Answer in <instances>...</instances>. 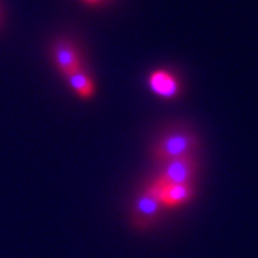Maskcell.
<instances>
[{"instance_id": "cell-8", "label": "cell", "mask_w": 258, "mask_h": 258, "mask_svg": "<svg viewBox=\"0 0 258 258\" xmlns=\"http://www.w3.org/2000/svg\"><path fill=\"white\" fill-rule=\"evenodd\" d=\"M87 2H90V4H95V2H99V0H87Z\"/></svg>"}, {"instance_id": "cell-6", "label": "cell", "mask_w": 258, "mask_h": 258, "mask_svg": "<svg viewBox=\"0 0 258 258\" xmlns=\"http://www.w3.org/2000/svg\"><path fill=\"white\" fill-rule=\"evenodd\" d=\"M54 59L59 68L62 70V73L70 75L73 73L75 70L81 68L79 62V54L76 48L68 42H57L54 46Z\"/></svg>"}, {"instance_id": "cell-1", "label": "cell", "mask_w": 258, "mask_h": 258, "mask_svg": "<svg viewBox=\"0 0 258 258\" xmlns=\"http://www.w3.org/2000/svg\"><path fill=\"white\" fill-rule=\"evenodd\" d=\"M198 149V138L189 130H172L166 135H162L152 149V155L161 164L187 156L195 155Z\"/></svg>"}, {"instance_id": "cell-5", "label": "cell", "mask_w": 258, "mask_h": 258, "mask_svg": "<svg viewBox=\"0 0 258 258\" xmlns=\"http://www.w3.org/2000/svg\"><path fill=\"white\" fill-rule=\"evenodd\" d=\"M150 88L162 98H175L179 93V82L175 76L167 73L166 70H156L149 79Z\"/></svg>"}, {"instance_id": "cell-4", "label": "cell", "mask_w": 258, "mask_h": 258, "mask_svg": "<svg viewBox=\"0 0 258 258\" xmlns=\"http://www.w3.org/2000/svg\"><path fill=\"white\" fill-rule=\"evenodd\" d=\"M198 172V161L195 155L181 156L162 164L156 176L166 184H192Z\"/></svg>"}, {"instance_id": "cell-7", "label": "cell", "mask_w": 258, "mask_h": 258, "mask_svg": "<svg viewBox=\"0 0 258 258\" xmlns=\"http://www.w3.org/2000/svg\"><path fill=\"white\" fill-rule=\"evenodd\" d=\"M68 81H70V85H72L81 98H90L93 95V91H95V87H93V82L91 79L82 72V70H75L73 73L67 75Z\"/></svg>"}, {"instance_id": "cell-2", "label": "cell", "mask_w": 258, "mask_h": 258, "mask_svg": "<svg viewBox=\"0 0 258 258\" xmlns=\"http://www.w3.org/2000/svg\"><path fill=\"white\" fill-rule=\"evenodd\" d=\"M149 189L156 195L162 209H181L195 198V185L192 184H166L155 178L149 184Z\"/></svg>"}, {"instance_id": "cell-3", "label": "cell", "mask_w": 258, "mask_h": 258, "mask_svg": "<svg viewBox=\"0 0 258 258\" xmlns=\"http://www.w3.org/2000/svg\"><path fill=\"white\" fill-rule=\"evenodd\" d=\"M162 206L156 195L144 185L132 206V223L138 230H149L159 220Z\"/></svg>"}]
</instances>
